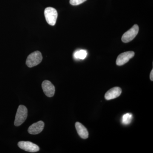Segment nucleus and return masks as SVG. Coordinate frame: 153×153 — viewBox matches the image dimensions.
<instances>
[{
    "instance_id": "nucleus-3",
    "label": "nucleus",
    "mask_w": 153,
    "mask_h": 153,
    "mask_svg": "<svg viewBox=\"0 0 153 153\" xmlns=\"http://www.w3.org/2000/svg\"><path fill=\"white\" fill-rule=\"evenodd\" d=\"M44 16L49 25L54 26L56 24L58 16L56 9L51 7H47L44 10Z\"/></svg>"
},
{
    "instance_id": "nucleus-6",
    "label": "nucleus",
    "mask_w": 153,
    "mask_h": 153,
    "mask_svg": "<svg viewBox=\"0 0 153 153\" xmlns=\"http://www.w3.org/2000/svg\"><path fill=\"white\" fill-rule=\"evenodd\" d=\"M134 52L133 51H128L120 54L117 57L116 64L118 66H122L126 64L134 56Z\"/></svg>"
},
{
    "instance_id": "nucleus-10",
    "label": "nucleus",
    "mask_w": 153,
    "mask_h": 153,
    "mask_svg": "<svg viewBox=\"0 0 153 153\" xmlns=\"http://www.w3.org/2000/svg\"><path fill=\"white\" fill-rule=\"evenodd\" d=\"M75 128L77 133L79 136L83 139H86L88 138V133L87 129L83 125L79 122H76L75 123Z\"/></svg>"
},
{
    "instance_id": "nucleus-4",
    "label": "nucleus",
    "mask_w": 153,
    "mask_h": 153,
    "mask_svg": "<svg viewBox=\"0 0 153 153\" xmlns=\"http://www.w3.org/2000/svg\"><path fill=\"white\" fill-rule=\"evenodd\" d=\"M139 28L137 25H134L129 30L126 32L122 37V41L124 43H128L132 41L138 33Z\"/></svg>"
},
{
    "instance_id": "nucleus-2",
    "label": "nucleus",
    "mask_w": 153,
    "mask_h": 153,
    "mask_svg": "<svg viewBox=\"0 0 153 153\" xmlns=\"http://www.w3.org/2000/svg\"><path fill=\"white\" fill-rule=\"evenodd\" d=\"M43 59L42 54L39 51H36L30 54L27 58L26 64L30 68L40 64Z\"/></svg>"
},
{
    "instance_id": "nucleus-12",
    "label": "nucleus",
    "mask_w": 153,
    "mask_h": 153,
    "mask_svg": "<svg viewBox=\"0 0 153 153\" xmlns=\"http://www.w3.org/2000/svg\"><path fill=\"white\" fill-rule=\"evenodd\" d=\"M132 114L131 113H127L123 115L122 119V122L124 125H128L131 123L132 119Z\"/></svg>"
},
{
    "instance_id": "nucleus-8",
    "label": "nucleus",
    "mask_w": 153,
    "mask_h": 153,
    "mask_svg": "<svg viewBox=\"0 0 153 153\" xmlns=\"http://www.w3.org/2000/svg\"><path fill=\"white\" fill-rule=\"evenodd\" d=\"M44 123L42 121L33 123L28 128V132L31 134H37L40 133L44 129Z\"/></svg>"
},
{
    "instance_id": "nucleus-11",
    "label": "nucleus",
    "mask_w": 153,
    "mask_h": 153,
    "mask_svg": "<svg viewBox=\"0 0 153 153\" xmlns=\"http://www.w3.org/2000/svg\"><path fill=\"white\" fill-rule=\"evenodd\" d=\"M87 55V51L85 50H79L76 51L74 53V58L77 59H81L83 60L86 57Z\"/></svg>"
},
{
    "instance_id": "nucleus-1",
    "label": "nucleus",
    "mask_w": 153,
    "mask_h": 153,
    "mask_svg": "<svg viewBox=\"0 0 153 153\" xmlns=\"http://www.w3.org/2000/svg\"><path fill=\"white\" fill-rule=\"evenodd\" d=\"M28 115V110L25 105H20L17 110L14 125L19 126L25 122Z\"/></svg>"
},
{
    "instance_id": "nucleus-5",
    "label": "nucleus",
    "mask_w": 153,
    "mask_h": 153,
    "mask_svg": "<svg viewBox=\"0 0 153 153\" xmlns=\"http://www.w3.org/2000/svg\"><path fill=\"white\" fill-rule=\"evenodd\" d=\"M18 145L20 149L30 152H36L40 150L38 146L30 141H20Z\"/></svg>"
},
{
    "instance_id": "nucleus-9",
    "label": "nucleus",
    "mask_w": 153,
    "mask_h": 153,
    "mask_svg": "<svg viewBox=\"0 0 153 153\" xmlns=\"http://www.w3.org/2000/svg\"><path fill=\"white\" fill-rule=\"evenodd\" d=\"M122 93V89L119 87H114L110 89L105 93V98L106 100L114 99L119 97Z\"/></svg>"
},
{
    "instance_id": "nucleus-14",
    "label": "nucleus",
    "mask_w": 153,
    "mask_h": 153,
    "mask_svg": "<svg viewBox=\"0 0 153 153\" xmlns=\"http://www.w3.org/2000/svg\"><path fill=\"white\" fill-rule=\"evenodd\" d=\"M150 77L151 80L152 81H153V70H152L151 71L150 73Z\"/></svg>"
},
{
    "instance_id": "nucleus-13",
    "label": "nucleus",
    "mask_w": 153,
    "mask_h": 153,
    "mask_svg": "<svg viewBox=\"0 0 153 153\" xmlns=\"http://www.w3.org/2000/svg\"><path fill=\"white\" fill-rule=\"evenodd\" d=\"M86 0H70V4L73 6L78 5L85 1Z\"/></svg>"
},
{
    "instance_id": "nucleus-7",
    "label": "nucleus",
    "mask_w": 153,
    "mask_h": 153,
    "mask_svg": "<svg viewBox=\"0 0 153 153\" xmlns=\"http://www.w3.org/2000/svg\"><path fill=\"white\" fill-rule=\"evenodd\" d=\"M42 88L45 95L48 97H52L54 95L55 87L50 81L47 80H44L42 82Z\"/></svg>"
}]
</instances>
